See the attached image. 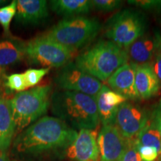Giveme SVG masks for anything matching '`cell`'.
Instances as JSON below:
<instances>
[{
  "label": "cell",
  "mask_w": 161,
  "mask_h": 161,
  "mask_svg": "<svg viewBox=\"0 0 161 161\" xmlns=\"http://www.w3.org/2000/svg\"><path fill=\"white\" fill-rule=\"evenodd\" d=\"M78 132L57 117L44 116L18 134L14 150L18 154L39 155L66 148Z\"/></svg>",
  "instance_id": "1"
},
{
  "label": "cell",
  "mask_w": 161,
  "mask_h": 161,
  "mask_svg": "<svg viewBox=\"0 0 161 161\" xmlns=\"http://www.w3.org/2000/svg\"><path fill=\"white\" fill-rule=\"evenodd\" d=\"M50 107L52 114L71 128L96 129L100 122L96 98L81 92L55 91Z\"/></svg>",
  "instance_id": "2"
},
{
  "label": "cell",
  "mask_w": 161,
  "mask_h": 161,
  "mask_svg": "<svg viewBox=\"0 0 161 161\" xmlns=\"http://www.w3.org/2000/svg\"><path fill=\"white\" fill-rule=\"evenodd\" d=\"M128 60L126 49L110 40H103L78 55L75 64L86 73L105 81Z\"/></svg>",
  "instance_id": "3"
},
{
  "label": "cell",
  "mask_w": 161,
  "mask_h": 161,
  "mask_svg": "<svg viewBox=\"0 0 161 161\" xmlns=\"http://www.w3.org/2000/svg\"><path fill=\"white\" fill-rule=\"evenodd\" d=\"M52 87L42 85L17 92L10 98V106L16 124V136L47 112L51 104Z\"/></svg>",
  "instance_id": "4"
},
{
  "label": "cell",
  "mask_w": 161,
  "mask_h": 161,
  "mask_svg": "<svg viewBox=\"0 0 161 161\" xmlns=\"http://www.w3.org/2000/svg\"><path fill=\"white\" fill-rule=\"evenodd\" d=\"M101 27L99 21L96 18L79 16L61 20L42 35L77 50L92 41Z\"/></svg>",
  "instance_id": "5"
},
{
  "label": "cell",
  "mask_w": 161,
  "mask_h": 161,
  "mask_svg": "<svg viewBox=\"0 0 161 161\" xmlns=\"http://www.w3.org/2000/svg\"><path fill=\"white\" fill-rule=\"evenodd\" d=\"M146 20L135 10L121 11L110 18L104 27V36L124 49H128L145 34Z\"/></svg>",
  "instance_id": "6"
},
{
  "label": "cell",
  "mask_w": 161,
  "mask_h": 161,
  "mask_svg": "<svg viewBox=\"0 0 161 161\" xmlns=\"http://www.w3.org/2000/svg\"><path fill=\"white\" fill-rule=\"evenodd\" d=\"M76 50L40 35L25 43V57L29 63L46 68H61L71 62Z\"/></svg>",
  "instance_id": "7"
},
{
  "label": "cell",
  "mask_w": 161,
  "mask_h": 161,
  "mask_svg": "<svg viewBox=\"0 0 161 161\" xmlns=\"http://www.w3.org/2000/svg\"><path fill=\"white\" fill-rule=\"evenodd\" d=\"M54 80L60 90L81 92L94 98L103 86L99 80L80 69L74 62L61 67Z\"/></svg>",
  "instance_id": "8"
},
{
  "label": "cell",
  "mask_w": 161,
  "mask_h": 161,
  "mask_svg": "<svg viewBox=\"0 0 161 161\" xmlns=\"http://www.w3.org/2000/svg\"><path fill=\"white\" fill-rule=\"evenodd\" d=\"M149 119L146 110L140 106L125 102L119 107L114 125L128 140H135Z\"/></svg>",
  "instance_id": "9"
},
{
  "label": "cell",
  "mask_w": 161,
  "mask_h": 161,
  "mask_svg": "<svg viewBox=\"0 0 161 161\" xmlns=\"http://www.w3.org/2000/svg\"><path fill=\"white\" fill-rule=\"evenodd\" d=\"M97 129H80L75 140L66 148L70 161H100Z\"/></svg>",
  "instance_id": "10"
},
{
  "label": "cell",
  "mask_w": 161,
  "mask_h": 161,
  "mask_svg": "<svg viewBox=\"0 0 161 161\" xmlns=\"http://www.w3.org/2000/svg\"><path fill=\"white\" fill-rule=\"evenodd\" d=\"M128 141L114 125H102L97 137L100 161H119Z\"/></svg>",
  "instance_id": "11"
},
{
  "label": "cell",
  "mask_w": 161,
  "mask_h": 161,
  "mask_svg": "<svg viewBox=\"0 0 161 161\" xmlns=\"http://www.w3.org/2000/svg\"><path fill=\"white\" fill-rule=\"evenodd\" d=\"M95 98L98 118L102 125H114L119 108L126 102L127 98L104 84Z\"/></svg>",
  "instance_id": "12"
},
{
  "label": "cell",
  "mask_w": 161,
  "mask_h": 161,
  "mask_svg": "<svg viewBox=\"0 0 161 161\" xmlns=\"http://www.w3.org/2000/svg\"><path fill=\"white\" fill-rule=\"evenodd\" d=\"M161 43L160 33L144 34L127 49L128 59L134 64H150Z\"/></svg>",
  "instance_id": "13"
},
{
  "label": "cell",
  "mask_w": 161,
  "mask_h": 161,
  "mask_svg": "<svg viewBox=\"0 0 161 161\" xmlns=\"http://www.w3.org/2000/svg\"><path fill=\"white\" fill-rule=\"evenodd\" d=\"M135 64L127 63L114 72L108 80V86L127 99H138L135 90Z\"/></svg>",
  "instance_id": "14"
},
{
  "label": "cell",
  "mask_w": 161,
  "mask_h": 161,
  "mask_svg": "<svg viewBox=\"0 0 161 161\" xmlns=\"http://www.w3.org/2000/svg\"><path fill=\"white\" fill-rule=\"evenodd\" d=\"M49 16L46 0H17L15 21L22 25H37Z\"/></svg>",
  "instance_id": "15"
},
{
  "label": "cell",
  "mask_w": 161,
  "mask_h": 161,
  "mask_svg": "<svg viewBox=\"0 0 161 161\" xmlns=\"http://www.w3.org/2000/svg\"><path fill=\"white\" fill-rule=\"evenodd\" d=\"M135 90L139 98L149 99L158 95L160 83L150 64H135Z\"/></svg>",
  "instance_id": "16"
},
{
  "label": "cell",
  "mask_w": 161,
  "mask_h": 161,
  "mask_svg": "<svg viewBox=\"0 0 161 161\" xmlns=\"http://www.w3.org/2000/svg\"><path fill=\"white\" fill-rule=\"evenodd\" d=\"M16 135V124L9 98L0 91V152H7Z\"/></svg>",
  "instance_id": "17"
},
{
  "label": "cell",
  "mask_w": 161,
  "mask_h": 161,
  "mask_svg": "<svg viewBox=\"0 0 161 161\" xmlns=\"http://www.w3.org/2000/svg\"><path fill=\"white\" fill-rule=\"evenodd\" d=\"M49 5L52 11L66 19L86 14L92 8V1L89 0H53Z\"/></svg>",
  "instance_id": "18"
},
{
  "label": "cell",
  "mask_w": 161,
  "mask_h": 161,
  "mask_svg": "<svg viewBox=\"0 0 161 161\" xmlns=\"http://www.w3.org/2000/svg\"><path fill=\"white\" fill-rule=\"evenodd\" d=\"M25 43L17 39L0 40V66L17 63L25 57Z\"/></svg>",
  "instance_id": "19"
},
{
  "label": "cell",
  "mask_w": 161,
  "mask_h": 161,
  "mask_svg": "<svg viewBox=\"0 0 161 161\" xmlns=\"http://www.w3.org/2000/svg\"><path fill=\"white\" fill-rule=\"evenodd\" d=\"M139 146L154 147L161 154V128L154 119L149 117L144 128L141 130L135 140Z\"/></svg>",
  "instance_id": "20"
},
{
  "label": "cell",
  "mask_w": 161,
  "mask_h": 161,
  "mask_svg": "<svg viewBox=\"0 0 161 161\" xmlns=\"http://www.w3.org/2000/svg\"><path fill=\"white\" fill-rule=\"evenodd\" d=\"M17 10V1L14 0L8 5L0 8V25L5 35H9L10 25L14 17H16Z\"/></svg>",
  "instance_id": "21"
},
{
  "label": "cell",
  "mask_w": 161,
  "mask_h": 161,
  "mask_svg": "<svg viewBox=\"0 0 161 161\" xmlns=\"http://www.w3.org/2000/svg\"><path fill=\"white\" fill-rule=\"evenodd\" d=\"M5 86L11 91L19 92L28 88L23 73H14L6 75Z\"/></svg>",
  "instance_id": "22"
},
{
  "label": "cell",
  "mask_w": 161,
  "mask_h": 161,
  "mask_svg": "<svg viewBox=\"0 0 161 161\" xmlns=\"http://www.w3.org/2000/svg\"><path fill=\"white\" fill-rule=\"evenodd\" d=\"M50 71V68H42V69H29L24 72L26 84L28 88L33 87L37 85L40 80L43 79Z\"/></svg>",
  "instance_id": "23"
},
{
  "label": "cell",
  "mask_w": 161,
  "mask_h": 161,
  "mask_svg": "<svg viewBox=\"0 0 161 161\" xmlns=\"http://www.w3.org/2000/svg\"><path fill=\"white\" fill-rule=\"evenodd\" d=\"M122 2L119 0H92V8L99 11L109 12L119 8Z\"/></svg>",
  "instance_id": "24"
},
{
  "label": "cell",
  "mask_w": 161,
  "mask_h": 161,
  "mask_svg": "<svg viewBox=\"0 0 161 161\" xmlns=\"http://www.w3.org/2000/svg\"><path fill=\"white\" fill-rule=\"evenodd\" d=\"M131 5L152 11H161V0H129Z\"/></svg>",
  "instance_id": "25"
},
{
  "label": "cell",
  "mask_w": 161,
  "mask_h": 161,
  "mask_svg": "<svg viewBox=\"0 0 161 161\" xmlns=\"http://www.w3.org/2000/svg\"><path fill=\"white\" fill-rule=\"evenodd\" d=\"M135 145L142 161H155L158 156H160L158 151L154 147L139 146L136 143Z\"/></svg>",
  "instance_id": "26"
},
{
  "label": "cell",
  "mask_w": 161,
  "mask_h": 161,
  "mask_svg": "<svg viewBox=\"0 0 161 161\" xmlns=\"http://www.w3.org/2000/svg\"><path fill=\"white\" fill-rule=\"evenodd\" d=\"M119 161H142L137 152L134 140L128 141V145Z\"/></svg>",
  "instance_id": "27"
},
{
  "label": "cell",
  "mask_w": 161,
  "mask_h": 161,
  "mask_svg": "<svg viewBox=\"0 0 161 161\" xmlns=\"http://www.w3.org/2000/svg\"><path fill=\"white\" fill-rule=\"evenodd\" d=\"M149 64L161 83V43Z\"/></svg>",
  "instance_id": "28"
},
{
  "label": "cell",
  "mask_w": 161,
  "mask_h": 161,
  "mask_svg": "<svg viewBox=\"0 0 161 161\" xmlns=\"http://www.w3.org/2000/svg\"><path fill=\"white\" fill-rule=\"evenodd\" d=\"M151 117L154 119V120L158 122L159 125L161 128V99L159 101V102L155 107V109L152 113V115Z\"/></svg>",
  "instance_id": "29"
},
{
  "label": "cell",
  "mask_w": 161,
  "mask_h": 161,
  "mask_svg": "<svg viewBox=\"0 0 161 161\" xmlns=\"http://www.w3.org/2000/svg\"><path fill=\"white\" fill-rule=\"evenodd\" d=\"M0 161H11L7 152H0Z\"/></svg>",
  "instance_id": "30"
},
{
  "label": "cell",
  "mask_w": 161,
  "mask_h": 161,
  "mask_svg": "<svg viewBox=\"0 0 161 161\" xmlns=\"http://www.w3.org/2000/svg\"><path fill=\"white\" fill-rule=\"evenodd\" d=\"M5 69H4L3 67H1L0 66V84L2 83V81L5 79Z\"/></svg>",
  "instance_id": "31"
},
{
  "label": "cell",
  "mask_w": 161,
  "mask_h": 161,
  "mask_svg": "<svg viewBox=\"0 0 161 161\" xmlns=\"http://www.w3.org/2000/svg\"><path fill=\"white\" fill-rule=\"evenodd\" d=\"M7 3H8V1H5V0H0V6H5Z\"/></svg>",
  "instance_id": "32"
},
{
  "label": "cell",
  "mask_w": 161,
  "mask_h": 161,
  "mask_svg": "<svg viewBox=\"0 0 161 161\" xmlns=\"http://www.w3.org/2000/svg\"><path fill=\"white\" fill-rule=\"evenodd\" d=\"M12 161H25V160H12Z\"/></svg>",
  "instance_id": "33"
},
{
  "label": "cell",
  "mask_w": 161,
  "mask_h": 161,
  "mask_svg": "<svg viewBox=\"0 0 161 161\" xmlns=\"http://www.w3.org/2000/svg\"><path fill=\"white\" fill-rule=\"evenodd\" d=\"M160 157H161V154H160Z\"/></svg>",
  "instance_id": "34"
}]
</instances>
